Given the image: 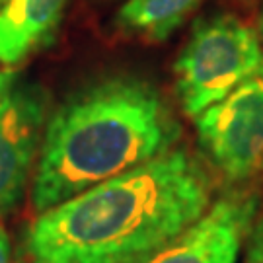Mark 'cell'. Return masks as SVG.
I'll return each instance as SVG.
<instances>
[{"instance_id":"1","label":"cell","mask_w":263,"mask_h":263,"mask_svg":"<svg viewBox=\"0 0 263 263\" xmlns=\"http://www.w3.org/2000/svg\"><path fill=\"white\" fill-rule=\"evenodd\" d=\"M211 179L183 148L37 213L18 240V263H137L211 207Z\"/></svg>"},{"instance_id":"2","label":"cell","mask_w":263,"mask_h":263,"mask_svg":"<svg viewBox=\"0 0 263 263\" xmlns=\"http://www.w3.org/2000/svg\"><path fill=\"white\" fill-rule=\"evenodd\" d=\"M181 125L156 86L107 74L68 94L49 113L31 178V207L43 213L174 148Z\"/></svg>"},{"instance_id":"3","label":"cell","mask_w":263,"mask_h":263,"mask_svg":"<svg viewBox=\"0 0 263 263\" xmlns=\"http://www.w3.org/2000/svg\"><path fill=\"white\" fill-rule=\"evenodd\" d=\"M261 66L257 33L238 16L222 12L197 20L174 63L181 109L195 119Z\"/></svg>"},{"instance_id":"4","label":"cell","mask_w":263,"mask_h":263,"mask_svg":"<svg viewBox=\"0 0 263 263\" xmlns=\"http://www.w3.org/2000/svg\"><path fill=\"white\" fill-rule=\"evenodd\" d=\"M51 102L41 84L0 72V218L26 195L43 142Z\"/></svg>"},{"instance_id":"5","label":"cell","mask_w":263,"mask_h":263,"mask_svg":"<svg viewBox=\"0 0 263 263\" xmlns=\"http://www.w3.org/2000/svg\"><path fill=\"white\" fill-rule=\"evenodd\" d=\"M197 141L213 168L244 181L263 164V66L195 117Z\"/></svg>"},{"instance_id":"6","label":"cell","mask_w":263,"mask_h":263,"mask_svg":"<svg viewBox=\"0 0 263 263\" xmlns=\"http://www.w3.org/2000/svg\"><path fill=\"white\" fill-rule=\"evenodd\" d=\"M257 205L250 191L222 195L181 234L137 263H236Z\"/></svg>"},{"instance_id":"7","label":"cell","mask_w":263,"mask_h":263,"mask_svg":"<svg viewBox=\"0 0 263 263\" xmlns=\"http://www.w3.org/2000/svg\"><path fill=\"white\" fill-rule=\"evenodd\" d=\"M70 0H8L0 10V65L18 66L53 45Z\"/></svg>"},{"instance_id":"8","label":"cell","mask_w":263,"mask_h":263,"mask_svg":"<svg viewBox=\"0 0 263 263\" xmlns=\"http://www.w3.org/2000/svg\"><path fill=\"white\" fill-rule=\"evenodd\" d=\"M203 0H127L115 26L142 41H166L201 6Z\"/></svg>"},{"instance_id":"9","label":"cell","mask_w":263,"mask_h":263,"mask_svg":"<svg viewBox=\"0 0 263 263\" xmlns=\"http://www.w3.org/2000/svg\"><path fill=\"white\" fill-rule=\"evenodd\" d=\"M244 263H263V211L257 213L254 224L246 236Z\"/></svg>"},{"instance_id":"10","label":"cell","mask_w":263,"mask_h":263,"mask_svg":"<svg viewBox=\"0 0 263 263\" xmlns=\"http://www.w3.org/2000/svg\"><path fill=\"white\" fill-rule=\"evenodd\" d=\"M0 263H14V248L6 228L0 224Z\"/></svg>"},{"instance_id":"11","label":"cell","mask_w":263,"mask_h":263,"mask_svg":"<svg viewBox=\"0 0 263 263\" xmlns=\"http://www.w3.org/2000/svg\"><path fill=\"white\" fill-rule=\"evenodd\" d=\"M257 39H259V45H261L263 51V2H261V10H259V18H257Z\"/></svg>"},{"instance_id":"12","label":"cell","mask_w":263,"mask_h":263,"mask_svg":"<svg viewBox=\"0 0 263 263\" xmlns=\"http://www.w3.org/2000/svg\"><path fill=\"white\" fill-rule=\"evenodd\" d=\"M6 2H8V0H0V10L4 8V4H6Z\"/></svg>"},{"instance_id":"13","label":"cell","mask_w":263,"mask_h":263,"mask_svg":"<svg viewBox=\"0 0 263 263\" xmlns=\"http://www.w3.org/2000/svg\"><path fill=\"white\" fill-rule=\"evenodd\" d=\"M261 168H263V164H261Z\"/></svg>"}]
</instances>
